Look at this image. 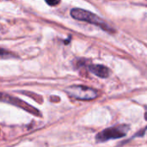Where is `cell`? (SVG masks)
<instances>
[{
  "label": "cell",
  "instance_id": "3957f363",
  "mask_svg": "<svg viewBox=\"0 0 147 147\" xmlns=\"http://www.w3.org/2000/svg\"><path fill=\"white\" fill-rule=\"evenodd\" d=\"M128 127L124 125L115 126L112 127H109L101 133L97 134L96 137V140L98 142H103L107 141L109 140H114V139H120L124 137L127 133L128 132Z\"/></svg>",
  "mask_w": 147,
  "mask_h": 147
},
{
  "label": "cell",
  "instance_id": "7a4b0ae2",
  "mask_svg": "<svg viewBox=\"0 0 147 147\" xmlns=\"http://www.w3.org/2000/svg\"><path fill=\"white\" fill-rule=\"evenodd\" d=\"M66 93L78 100H93L97 96V91L92 88L84 85H72L65 90Z\"/></svg>",
  "mask_w": 147,
  "mask_h": 147
},
{
  "label": "cell",
  "instance_id": "277c9868",
  "mask_svg": "<svg viewBox=\"0 0 147 147\" xmlns=\"http://www.w3.org/2000/svg\"><path fill=\"white\" fill-rule=\"evenodd\" d=\"M89 71L102 78H106L109 76V68L102 65H90L89 66Z\"/></svg>",
  "mask_w": 147,
  "mask_h": 147
},
{
  "label": "cell",
  "instance_id": "6da1fadb",
  "mask_svg": "<svg viewBox=\"0 0 147 147\" xmlns=\"http://www.w3.org/2000/svg\"><path fill=\"white\" fill-rule=\"evenodd\" d=\"M71 16L78 21H83V22H86L94 25H96L98 27H100L101 28L110 32L112 31V28L110 26H109L104 20H102V18H100L99 16H97L96 15L87 11L85 9H79V8H74L71 10Z\"/></svg>",
  "mask_w": 147,
  "mask_h": 147
},
{
  "label": "cell",
  "instance_id": "5b68a950",
  "mask_svg": "<svg viewBox=\"0 0 147 147\" xmlns=\"http://www.w3.org/2000/svg\"><path fill=\"white\" fill-rule=\"evenodd\" d=\"M45 1L50 6H56L60 3V0H45Z\"/></svg>",
  "mask_w": 147,
  "mask_h": 147
}]
</instances>
